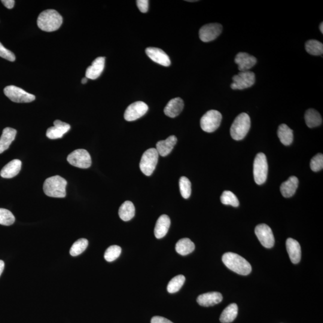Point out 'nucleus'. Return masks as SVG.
Wrapping results in <instances>:
<instances>
[{"instance_id":"1","label":"nucleus","mask_w":323,"mask_h":323,"mask_svg":"<svg viewBox=\"0 0 323 323\" xmlns=\"http://www.w3.org/2000/svg\"><path fill=\"white\" fill-rule=\"evenodd\" d=\"M222 261L233 272L242 276H248L252 272L249 262L234 252H226L222 257Z\"/></svg>"},{"instance_id":"2","label":"nucleus","mask_w":323,"mask_h":323,"mask_svg":"<svg viewBox=\"0 0 323 323\" xmlns=\"http://www.w3.org/2000/svg\"><path fill=\"white\" fill-rule=\"evenodd\" d=\"M62 18L54 10H44L40 14L38 19V28L46 32H53L60 28L62 24Z\"/></svg>"},{"instance_id":"3","label":"nucleus","mask_w":323,"mask_h":323,"mask_svg":"<svg viewBox=\"0 0 323 323\" xmlns=\"http://www.w3.org/2000/svg\"><path fill=\"white\" fill-rule=\"evenodd\" d=\"M66 180L60 176H51L46 180L44 184V192L47 196L63 198L66 196Z\"/></svg>"},{"instance_id":"4","label":"nucleus","mask_w":323,"mask_h":323,"mask_svg":"<svg viewBox=\"0 0 323 323\" xmlns=\"http://www.w3.org/2000/svg\"><path fill=\"white\" fill-rule=\"evenodd\" d=\"M250 126V118L245 112H242L238 116L232 124L230 130L232 138L236 141L244 138Z\"/></svg>"},{"instance_id":"5","label":"nucleus","mask_w":323,"mask_h":323,"mask_svg":"<svg viewBox=\"0 0 323 323\" xmlns=\"http://www.w3.org/2000/svg\"><path fill=\"white\" fill-rule=\"evenodd\" d=\"M159 154L156 148H149L142 154L140 163V168L144 175L150 176L153 174L157 166Z\"/></svg>"},{"instance_id":"6","label":"nucleus","mask_w":323,"mask_h":323,"mask_svg":"<svg viewBox=\"0 0 323 323\" xmlns=\"http://www.w3.org/2000/svg\"><path fill=\"white\" fill-rule=\"evenodd\" d=\"M222 115L220 112L212 110L207 112L201 118L200 124L201 128L206 132H214L221 124Z\"/></svg>"},{"instance_id":"7","label":"nucleus","mask_w":323,"mask_h":323,"mask_svg":"<svg viewBox=\"0 0 323 323\" xmlns=\"http://www.w3.org/2000/svg\"><path fill=\"white\" fill-rule=\"evenodd\" d=\"M268 164L266 157L260 153L255 158L254 164V175L255 182L258 185L264 184L267 179Z\"/></svg>"},{"instance_id":"8","label":"nucleus","mask_w":323,"mask_h":323,"mask_svg":"<svg viewBox=\"0 0 323 323\" xmlns=\"http://www.w3.org/2000/svg\"><path fill=\"white\" fill-rule=\"evenodd\" d=\"M4 93L12 102H31L36 100V96L32 94L26 92L21 88L13 86V85L6 87Z\"/></svg>"},{"instance_id":"9","label":"nucleus","mask_w":323,"mask_h":323,"mask_svg":"<svg viewBox=\"0 0 323 323\" xmlns=\"http://www.w3.org/2000/svg\"><path fill=\"white\" fill-rule=\"evenodd\" d=\"M67 161L72 166L83 169L88 168L92 164L90 154L84 149L73 151L67 157Z\"/></svg>"},{"instance_id":"10","label":"nucleus","mask_w":323,"mask_h":323,"mask_svg":"<svg viewBox=\"0 0 323 323\" xmlns=\"http://www.w3.org/2000/svg\"><path fill=\"white\" fill-rule=\"evenodd\" d=\"M255 74L250 71L240 72L232 78L233 83L230 87L233 90H243L254 86L255 83Z\"/></svg>"},{"instance_id":"11","label":"nucleus","mask_w":323,"mask_h":323,"mask_svg":"<svg viewBox=\"0 0 323 323\" xmlns=\"http://www.w3.org/2000/svg\"><path fill=\"white\" fill-rule=\"evenodd\" d=\"M222 30H223V27L220 24H206L201 27L200 30V38L201 41L205 42H212L220 35Z\"/></svg>"},{"instance_id":"12","label":"nucleus","mask_w":323,"mask_h":323,"mask_svg":"<svg viewBox=\"0 0 323 323\" xmlns=\"http://www.w3.org/2000/svg\"><path fill=\"white\" fill-rule=\"evenodd\" d=\"M256 236H257L262 245L266 248H272L275 243V239L272 230L267 224L258 225L255 228Z\"/></svg>"},{"instance_id":"13","label":"nucleus","mask_w":323,"mask_h":323,"mask_svg":"<svg viewBox=\"0 0 323 323\" xmlns=\"http://www.w3.org/2000/svg\"><path fill=\"white\" fill-rule=\"evenodd\" d=\"M148 106L142 102H136L128 106L124 112V120L127 121H134L138 120L148 112Z\"/></svg>"},{"instance_id":"14","label":"nucleus","mask_w":323,"mask_h":323,"mask_svg":"<svg viewBox=\"0 0 323 323\" xmlns=\"http://www.w3.org/2000/svg\"><path fill=\"white\" fill-rule=\"evenodd\" d=\"M257 62L256 58L246 52L238 54L234 58V62L238 66L240 72L249 71L250 69L256 64Z\"/></svg>"},{"instance_id":"15","label":"nucleus","mask_w":323,"mask_h":323,"mask_svg":"<svg viewBox=\"0 0 323 323\" xmlns=\"http://www.w3.org/2000/svg\"><path fill=\"white\" fill-rule=\"evenodd\" d=\"M146 53L153 62L161 66H168L170 65V57L160 48H148L146 50Z\"/></svg>"},{"instance_id":"16","label":"nucleus","mask_w":323,"mask_h":323,"mask_svg":"<svg viewBox=\"0 0 323 323\" xmlns=\"http://www.w3.org/2000/svg\"><path fill=\"white\" fill-rule=\"evenodd\" d=\"M54 126L50 128L46 132V136L52 140L62 138L71 128L69 124L60 120L54 121Z\"/></svg>"},{"instance_id":"17","label":"nucleus","mask_w":323,"mask_h":323,"mask_svg":"<svg viewBox=\"0 0 323 323\" xmlns=\"http://www.w3.org/2000/svg\"><path fill=\"white\" fill-rule=\"evenodd\" d=\"M104 57H98L94 60L92 65L88 67L86 72V78L91 80L98 78L105 67Z\"/></svg>"},{"instance_id":"18","label":"nucleus","mask_w":323,"mask_h":323,"mask_svg":"<svg viewBox=\"0 0 323 323\" xmlns=\"http://www.w3.org/2000/svg\"><path fill=\"white\" fill-rule=\"evenodd\" d=\"M223 296L220 292H210L202 294L197 298V302L202 306H212L220 303Z\"/></svg>"},{"instance_id":"19","label":"nucleus","mask_w":323,"mask_h":323,"mask_svg":"<svg viewBox=\"0 0 323 323\" xmlns=\"http://www.w3.org/2000/svg\"><path fill=\"white\" fill-rule=\"evenodd\" d=\"M184 108V102L180 98H175L170 100L164 109L167 116L174 118L181 114Z\"/></svg>"},{"instance_id":"20","label":"nucleus","mask_w":323,"mask_h":323,"mask_svg":"<svg viewBox=\"0 0 323 323\" xmlns=\"http://www.w3.org/2000/svg\"><path fill=\"white\" fill-rule=\"evenodd\" d=\"M286 248L292 264H297L301 259V248L296 240L288 238L286 240Z\"/></svg>"},{"instance_id":"21","label":"nucleus","mask_w":323,"mask_h":323,"mask_svg":"<svg viewBox=\"0 0 323 323\" xmlns=\"http://www.w3.org/2000/svg\"><path fill=\"white\" fill-rule=\"evenodd\" d=\"M22 167V162L19 160H14L3 167L0 172L2 178H12L20 173Z\"/></svg>"},{"instance_id":"22","label":"nucleus","mask_w":323,"mask_h":323,"mask_svg":"<svg viewBox=\"0 0 323 323\" xmlns=\"http://www.w3.org/2000/svg\"><path fill=\"white\" fill-rule=\"evenodd\" d=\"M178 139L174 136H172L166 140L158 142L156 144V150L161 156H166L172 150L176 144Z\"/></svg>"},{"instance_id":"23","label":"nucleus","mask_w":323,"mask_h":323,"mask_svg":"<svg viewBox=\"0 0 323 323\" xmlns=\"http://www.w3.org/2000/svg\"><path fill=\"white\" fill-rule=\"evenodd\" d=\"M17 131L12 128H6L0 138V154L8 150L16 137Z\"/></svg>"},{"instance_id":"24","label":"nucleus","mask_w":323,"mask_h":323,"mask_svg":"<svg viewBox=\"0 0 323 323\" xmlns=\"http://www.w3.org/2000/svg\"><path fill=\"white\" fill-rule=\"evenodd\" d=\"M170 225V220L168 216L166 214L160 216L154 228V236L156 238H162L166 236L169 230Z\"/></svg>"},{"instance_id":"25","label":"nucleus","mask_w":323,"mask_h":323,"mask_svg":"<svg viewBox=\"0 0 323 323\" xmlns=\"http://www.w3.org/2000/svg\"><path fill=\"white\" fill-rule=\"evenodd\" d=\"M298 184L296 176H292L287 181L283 182L280 187L282 194L285 198H290L294 196L296 191Z\"/></svg>"},{"instance_id":"26","label":"nucleus","mask_w":323,"mask_h":323,"mask_svg":"<svg viewBox=\"0 0 323 323\" xmlns=\"http://www.w3.org/2000/svg\"><path fill=\"white\" fill-rule=\"evenodd\" d=\"M304 120H306V126L310 128L321 126L322 122L320 114L313 108H310L306 112Z\"/></svg>"},{"instance_id":"27","label":"nucleus","mask_w":323,"mask_h":323,"mask_svg":"<svg viewBox=\"0 0 323 323\" xmlns=\"http://www.w3.org/2000/svg\"><path fill=\"white\" fill-rule=\"evenodd\" d=\"M136 209L134 204L130 201L127 200L122 204L120 210H118V215L122 220L127 222L131 220L135 216Z\"/></svg>"},{"instance_id":"28","label":"nucleus","mask_w":323,"mask_h":323,"mask_svg":"<svg viewBox=\"0 0 323 323\" xmlns=\"http://www.w3.org/2000/svg\"><path fill=\"white\" fill-rule=\"evenodd\" d=\"M277 134L280 142L284 146L290 145L294 141V133L287 124H282L278 128Z\"/></svg>"},{"instance_id":"29","label":"nucleus","mask_w":323,"mask_h":323,"mask_svg":"<svg viewBox=\"0 0 323 323\" xmlns=\"http://www.w3.org/2000/svg\"><path fill=\"white\" fill-rule=\"evenodd\" d=\"M195 246L194 243L188 238L180 240L176 244V250L178 254L186 256L191 254L194 251Z\"/></svg>"},{"instance_id":"30","label":"nucleus","mask_w":323,"mask_h":323,"mask_svg":"<svg viewBox=\"0 0 323 323\" xmlns=\"http://www.w3.org/2000/svg\"><path fill=\"white\" fill-rule=\"evenodd\" d=\"M238 308L236 304H232L222 313L220 321L222 323H230L234 320L238 316Z\"/></svg>"},{"instance_id":"31","label":"nucleus","mask_w":323,"mask_h":323,"mask_svg":"<svg viewBox=\"0 0 323 323\" xmlns=\"http://www.w3.org/2000/svg\"><path fill=\"white\" fill-rule=\"evenodd\" d=\"M306 50L308 53L314 56H322L323 53V44L322 42L316 40H310L306 44Z\"/></svg>"},{"instance_id":"32","label":"nucleus","mask_w":323,"mask_h":323,"mask_svg":"<svg viewBox=\"0 0 323 323\" xmlns=\"http://www.w3.org/2000/svg\"><path fill=\"white\" fill-rule=\"evenodd\" d=\"M185 277L182 275H179L174 277L170 280L167 286V290L170 294H175V292L180 290L182 286L185 282Z\"/></svg>"},{"instance_id":"33","label":"nucleus","mask_w":323,"mask_h":323,"mask_svg":"<svg viewBox=\"0 0 323 323\" xmlns=\"http://www.w3.org/2000/svg\"><path fill=\"white\" fill-rule=\"evenodd\" d=\"M88 240L85 238L79 239L76 242L70 249V254L72 256H78L85 251L88 246Z\"/></svg>"},{"instance_id":"34","label":"nucleus","mask_w":323,"mask_h":323,"mask_svg":"<svg viewBox=\"0 0 323 323\" xmlns=\"http://www.w3.org/2000/svg\"><path fill=\"white\" fill-rule=\"evenodd\" d=\"M222 204L224 205L231 206L234 207L238 206L240 202L236 194L230 191L226 190L224 192L220 197Z\"/></svg>"},{"instance_id":"35","label":"nucleus","mask_w":323,"mask_h":323,"mask_svg":"<svg viewBox=\"0 0 323 323\" xmlns=\"http://www.w3.org/2000/svg\"><path fill=\"white\" fill-rule=\"evenodd\" d=\"M180 190L182 198L188 199L191 194V182L186 176H182L179 181Z\"/></svg>"},{"instance_id":"36","label":"nucleus","mask_w":323,"mask_h":323,"mask_svg":"<svg viewBox=\"0 0 323 323\" xmlns=\"http://www.w3.org/2000/svg\"><path fill=\"white\" fill-rule=\"evenodd\" d=\"M15 222V218L8 210L0 208V224L10 226Z\"/></svg>"},{"instance_id":"37","label":"nucleus","mask_w":323,"mask_h":323,"mask_svg":"<svg viewBox=\"0 0 323 323\" xmlns=\"http://www.w3.org/2000/svg\"><path fill=\"white\" fill-rule=\"evenodd\" d=\"M122 252L120 246H112L106 249L105 252L104 258L106 261L112 262L120 256Z\"/></svg>"},{"instance_id":"38","label":"nucleus","mask_w":323,"mask_h":323,"mask_svg":"<svg viewBox=\"0 0 323 323\" xmlns=\"http://www.w3.org/2000/svg\"><path fill=\"white\" fill-rule=\"evenodd\" d=\"M310 169L314 172H318L323 168V155L319 154L316 155L310 160Z\"/></svg>"},{"instance_id":"39","label":"nucleus","mask_w":323,"mask_h":323,"mask_svg":"<svg viewBox=\"0 0 323 323\" xmlns=\"http://www.w3.org/2000/svg\"><path fill=\"white\" fill-rule=\"evenodd\" d=\"M0 56L12 62H14L16 60L14 54L3 46L1 42H0Z\"/></svg>"},{"instance_id":"40","label":"nucleus","mask_w":323,"mask_h":323,"mask_svg":"<svg viewBox=\"0 0 323 323\" xmlns=\"http://www.w3.org/2000/svg\"><path fill=\"white\" fill-rule=\"evenodd\" d=\"M149 1L148 0H138L136 5L142 13H147L148 10Z\"/></svg>"},{"instance_id":"41","label":"nucleus","mask_w":323,"mask_h":323,"mask_svg":"<svg viewBox=\"0 0 323 323\" xmlns=\"http://www.w3.org/2000/svg\"><path fill=\"white\" fill-rule=\"evenodd\" d=\"M151 323H173L166 318L160 316H155L151 320Z\"/></svg>"},{"instance_id":"42","label":"nucleus","mask_w":323,"mask_h":323,"mask_svg":"<svg viewBox=\"0 0 323 323\" xmlns=\"http://www.w3.org/2000/svg\"><path fill=\"white\" fill-rule=\"evenodd\" d=\"M2 2L4 4L6 8H7L8 9H11L14 8L15 2L14 0H2Z\"/></svg>"},{"instance_id":"43","label":"nucleus","mask_w":323,"mask_h":323,"mask_svg":"<svg viewBox=\"0 0 323 323\" xmlns=\"http://www.w3.org/2000/svg\"><path fill=\"white\" fill-rule=\"evenodd\" d=\"M4 269V262L2 260H0V276H1L3 270Z\"/></svg>"},{"instance_id":"44","label":"nucleus","mask_w":323,"mask_h":323,"mask_svg":"<svg viewBox=\"0 0 323 323\" xmlns=\"http://www.w3.org/2000/svg\"><path fill=\"white\" fill-rule=\"evenodd\" d=\"M88 78H82V84H86V83H87V82H88Z\"/></svg>"},{"instance_id":"45","label":"nucleus","mask_w":323,"mask_h":323,"mask_svg":"<svg viewBox=\"0 0 323 323\" xmlns=\"http://www.w3.org/2000/svg\"><path fill=\"white\" fill-rule=\"evenodd\" d=\"M323 23L322 22L320 24V30L322 34L323 33Z\"/></svg>"},{"instance_id":"46","label":"nucleus","mask_w":323,"mask_h":323,"mask_svg":"<svg viewBox=\"0 0 323 323\" xmlns=\"http://www.w3.org/2000/svg\"><path fill=\"white\" fill-rule=\"evenodd\" d=\"M187 2H197V1H187Z\"/></svg>"}]
</instances>
